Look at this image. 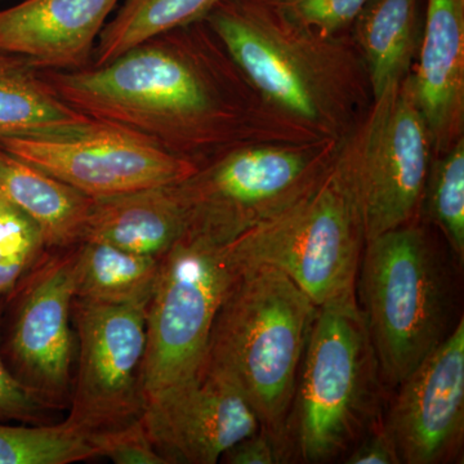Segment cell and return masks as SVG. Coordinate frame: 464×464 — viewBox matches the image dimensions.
Returning a JSON list of instances; mask_svg holds the SVG:
<instances>
[{
    "mask_svg": "<svg viewBox=\"0 0 464 464\" xmlns=\"http://www.w3.org/2000/svg\"><path fill=\"white\" fill-rule=\"evenodd\" d=\"M213 36L203 20L105 65L41 74L82 114L141 133L198 166L199 157L243 143L311 141L266 105Z\"/></svg>",
    "mask_w": 464,
    "mask_h": 464,
    "instance_id": "cell-1",
    "label": "cell"
},
{
    "mask_svg": "<svg viewBox=\"0 0 464 464\" xmlns=\"http://www.w3.org/2000/svg\"><path fill=\"white\" fill-rule=\"evenodd\" d=\"M268 108L315 139L343 140L371 92L351 36H322L275 0H222L206 18Z\"/></svg>",
    "mask_w": 464,
    "mask_h": 464,
    "instance_id": "cell-2",
    "label": "cell"
},
{
    "mask_svg": "<svg viewBox=\"0 0 464 464\" xmlns=\"http://www.w3.org/2000/svg\"><path fill=\"white\" fill-rule=\"evenodd\" d=\"M317 307L282 271L265 265L243 266L210 332L204 364L237 382L262 429L285 441L286 420Z\"/></svg>",
    "mask_w": 464,
    "mask_h": 464,
    "instance_id": "cell-3",
    "label": "cell"
},
{
    "mask_svg": "<svg viewBox=\"0 0 464 464\" xmlns=\"http://www.w3.org/2000/svg\"><path fill=\"white\" fill-rule=\"evenodd\" d=\"M381 372L355 295L317 307L285 426L290 457H346L381 417Z\"/></svg>",
    "mask_w": 464,
    "mask_h": 464,
    "instance_id": "cell-4",
    "label": "cell"
},
{
    "mask_svg": "<svg viewBox=\"0 0 464 464\" xmlns=\"http://www.w3.org/2000/svg\"><path fill=\"white\" fill-rule=\"evenodd\" d=\"M356 297L382 381L396 389L453 325L450 270L420 221L365 241Z\"/></svg>",
    "mask_w": 464,
    "mask_h": 464,
    "instance_id": "cell-5",
    "label": "cell"
},
{
    "mask_svg": "<svg viewBox=\"0 0 464 464\" xmlns=\"http://www.w3.org/2000/svg\"><path fill=\"white\" fill-rule=\"evenodd\" d=\"M364 246L359 206L335 155L310 190L226 249L239 267L265 265L282 271L322 306L355 295Z\"/></svg>",
    "mask_w": 464,
    "mask_h": 464,
    "instance_id": "cell-6",
    "label": "cell"
},
{
    "mask_svg": "<svg viewBox=\"0 0 464 464\" xmlns=\"http://www.w3.org/2000/svg\"><path fill=\"white\" fill-rule=\"evenodd\" d=\"M341 142H252L225 150L174 186L185 234L227 246L310 190Z\"/></svg>",
    "mask_w": 464,
    "mask_h": 464,
    "instance_id": "cell-7",
    "label": "cell"
},
{
    "mask_svg": "<svg viewBox=\"0 0 464 464\" xmlns=\"http://www.w3.org/2000/svg\"><path fill=\"white\" fill-rule=\"evenodd\" d=\"M355 195L365 241L420 221L431 137L409 72L372 101L337 152Z\"/></svg>",
    "mask_w": 464,
    "mask_h": 464,
    "instance_id": "cell-8",
    "label": "cell"
},
{
    "mask_svg": "<svg viewBox=\"0 0 464 464\" xmlns=\"http://www.w3.org/2000/svg\"><path fill=\"white\" fill-rule=\"evenodd\" d=\"M239 268L226 246L188 234L161 257L146 311L145 406L199 373L217 313Z\"/></svg>",
    "mask_w": 464,
    "mask_h": 464,
    "instance_id": "cell-9",
    "label": "cell"
},
{
    "mask_svg": "<svg viewBox=\"0 0 464 464\" xmlns=\"http://www.w3.org/2000/svg\"><path fill=\"white\" fill-rule=\"evenodd\" d=\"M79 244L45 249L9 295L0 315V353L11 373L63 411L76 357L72 302Z\"/></svg>",
    "mask_w": 464,
    "mask_h": 464,
    "instance_id": "cell-10",
    "label": "cell"
},
{
    "mask_svg": "<svg viewBox=\"0 0 464 464\" xmlns=\"http://www.w3.org/2000/svg\"><path fill=\"white\" fill-rule=\"evenodd\" d=\"M146 311L148 304L72 302L76 371L65 420L70 426L102 433L142 417Z\"/></svg>",
    "mask_w": 464,
    "mask_h": 464,
    "instance_id": "cell-11",
    "label": "cell"
},
{
    "mask_svg": "<svg viewBox=\"0 0 464 464\" xmlns=\"http://www.w3.org/2000/svg\"><path fill=\"white\" fill-rule=\"evenodd\" d=\"M0 146L91 199L177 185L199 168L141 133L94 119L81 132L12 137Z\"/></svg>",
    "mask_w": 464,
    "mask_h": 464,
    "instance_id": "cell-12",
    "label": "cell"
},
{
    "mask_svg": "<svg viewBox=\"0 0 464 464\" xmlns=\"http://www.w3.org/2000/svg\"><path fill=\"white\" fill-rule=\"evenodd\" d=\"M142 420L168 464L218 463L228 449L262 427L237 382L208 364L149 401Z\"/></svg>",
    "mask_w": 464,
    "mask_h": 464,
    "instance_id": "cell-13",
    "label": "cell"
},
{
    "mask_svg": "<svg viewBox=\"0 0 464 464\" xmlns=\"http://www.w3.org/2000/svg\"><path fill=\"white\" fill-rule=\"evenodd\" d=\"M384 422L405 464L450 462L464 438V320L399 384Z\"/></svg>",
    "mask_w": 464,
    "mask_h": 464,
    "instance_id": "cell-14",
    "label": "cell"
},
{
    "mask_svg": "<svg viewBox=\"0 0 464 464\" xmlns=\"http://www.w3.org/2000/svg\"><path fill=\"white\" fill-rule=\"evenodd\" d=\"M119 2L24 0L0 11V50L42 72L84 69Z\"/></svg>",
    "mask_w": 464,
    "mask_h": 464,
    "instance_id": "cell-15",
    "label": "cell"
},
{
    "mask_svg": "<svg viewBox=\"0 0 464 464\" xmlns=\"http://www.w3.org/2000/svg\"><path fill=\"white\" fill-rule=\"evenodd\" d=\"M411 74L438 157L464 137V0H427Z\"/></svg>",
    "mask_w": 464,
    "mask_h": 464,
    "instance_id": "cell-16",
    "label": "cell"
},
{
    "mask_svg": "<svg viewBox=\"0 0 464 464\" xmlns=\"http://www.w3.org/2000/svg\"><path fill=\"white\" fill-rule=\"evenodd\" d=\"M176 185L142 188L92 200L83 240L161 258L186 232Z\"/></svg>",
    "mask_w": 464,
    "mask_h": 464,
    "instance_id": "cell-17",
    "label": "cell"
},
{
    "mask_svg": "<svg viewBox=\"0 0 464 464\" xmlns=\"http://www.w3.org/2000/svg\"><path fill=\"white\" fill-rule=\"evenodd\" d=\"M0 195L38 225L47 249L83 240L91 198L0 146Z\"/></svg>",
    "mask_w": 464,
    "mask_h": 464,
    "instance_id": "cell-18",
    "label": "cell"
},
{
    "mask_svg": "<svg viewBox=\"0 0 464 464\" xmlns=\"http://www.w3.org/2000/svg\"><path fill=\"white\" fill-rule=\"evenodd\" d=\"M353 27L373 100L413 69L422 36L420 0H369Z\"/></svg>",
    "mask_w": 464,
    "mask_h": 464,
    "instance_id": "cell-19",
    "label": "cell"
},
{
    "mask_svg": "<svg viewBox=\"0 0 464 464\" xmlns=\"http://www.w3.org/2000/svg\"><path fill=\"white\" fill-rule=\"evenodd\" d=\"M91 121L57 96L41 70L0 50V140L67 136L81 132Z\"/></svg>",
    "mask_w": 464,
    "mask_h": 464,
    "instance_id": "cell-20",
    "label": "cell"
},
{
    "mask_svg": "<svg viewBox=\"0 0 464 464\" xmlns=\"http://www.w3.org/2000/svg\"><path fill=\"white\" fill-rule=\"evenodd\" d=\"M160 259L99 241H82L75 298L102 304H149Z\"/></svg>",
    "mask_w": 464,
    "mask_h": 464,
    "instance_id": "cell-21",
    "label": "cell"
},
{
    "mask_svg": "<svg viewBox=\"0 0 464 464\" xmlns=\"http://www.w3.org/2000/svg\"><path fill=\"white\" fill-rule=\"evenodd\" d=\"M222 0H124L106 23L93 52L101 66L157 36L199 23Z\"/></svg>",
    "mask_w": 464,
    "mask_h": 464,
    "instance_id": "cell-22",
    "label": "cell"
},
{
    "mask_svg": "<svg viewBox=\"0 0 464 464\" xmlns=\"http://www.w3.org/2000/svg\"><path fill=\"white\" fill-rule=\"evenodd\" d=\"M101 458L97 433L61 423H0V464H69Z\"/></svg>",
    "mask_w": 464,
    "mask_h": 464,
    "instance_id": "cell-23",
    "label": "cell"
},
{
    "mask_svg": "<svg viewBox=\"0 0 464 464\" xmlns=\"http://www.w3.org/2000/svg\"><path fill=\"white\" fill-rule=\"evenodd\" d=\"M462 264L464 258V137L432 158L423 209Z\"/></svg>",
    "mask_w": 464,
    "mask_h": 464,
    "instance_id": "cell-24",
    "label": "cell"
},
{
    "mask_svg": "<svg viewBox=\"0 0 464 464\" xmlns=\"http://www.w3.org/2000/svg\"><path fill=\"white\" fill-rule=\"evenodd\" d=\"M45 249L38 225L0 195V310Z\"/></svg>",
    "mask_w": 464,
    "mask_h": 464,
    "instance_id": "cell-25",
    "label": "cell"
},
{
    "mask_svg": "<svg viewBox=\"0 0 464 464\" xmlns=\"http://www.w3.org/2000/svg\"><path fill=\"white\" fill-rule=\"evenodd\" d=\"M298 25L322 36L340 35L369 0H275Z\"/></svg>",
    "mask_w": 464,
    "mask_h": 464,
    "instance_id": "cell-26",
    "label": "cell"
},
{
    "mask_svg": "<svg viewBox=\"0 0 464 464\" xmlns=\"http://www.w3.org/2000/svg\"><path fill=\"white\" fill-rule=\"evenodd\" d=\"M2 315V310H0ZM61 411L38 391L29 389L9 371L0 353V420L44 424L45 418Z\"/></svg>",
    "mask_w": 464,
    "mask_h": 464,
    "instance_id": "cell-27",
    "label": "cell"
},
{
    "mask_svg": "<svg viewBox=\"0 0 464 464\" xmlns=\"http://www.w3.org/2000/svg\"><path fill=\"white\" fill-rule=\"evenodd\" d=\"M101 457L116 464H168L152 442L142 417L115 431L97 433Z\"/></svg>",
    "mask_w": 464,
    "mask_h": 464,
    "instance_id": "cell-28",
    "label": "cell"
},
{
    "mask_svg": "<svg viewBox=\"0 0 464 464\" xmlns=\"http://www.w3.org/2000/svg\"><path fill=\"white\" fill-rule=\"evenodd\" d=\"M290 458L285 440L265 429L246 436L228 449L219 462L227 464H276Z\"/></svg>",
    "mask_w": 464,
    "mask_h": 464,
    "instance_id": "cell-29",
    "label": "cell"
},
{
    "mask_svg": "<svg viewBox=\"0 0 464 464\" xmlns=\"http://www.w3.org/2000/svg\"><path fill=\"white\" fill-rule=\"evenodd\" d=\"M347 464H400L398 445L392 432L380 417L344 457Z\"/></svg>",
    "mask_w": 464,
    "mask_h": 464,
    "instance_id": "cell-30",
    "label": "cell"
}]
</instances>
